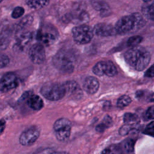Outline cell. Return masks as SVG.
Segmentation results:
<instances>
[{
    "instance_id": "cell-38",
    "label": "cell",
    "mask_w": 154,
    "mask_h": 154,
    "mask_svg": "<svg viewBox=\"0 0 154 154\" xmlns=\"http://www.w3.org/2000/svg\"><path fill=\"white\" fill-rule=\"evenodd\" d=\"M144 2H149V1H150L151 0H143Z\"/></svg>"
},
{
    "instance_id": "cell-33",
    "label": "cell",
    "mask_w": 154,
    "mask_h": 154,
    "mask_svg": "<svg viewBox=\"0 0 154 154\" xmlns=\"http://www.w3.org/2000/svg\"><path fill=\"white\" fill-rule=\"evenodd\" d=\"M146 117L150 119H154V105L150 106L146 111Z\"/></svg>"
},
{
    "instance_id": "cell-3",
    "label": "cell",
    "mask_w": 154,
    "mask_h": 154,
    "mask_svg": "<svg viewBox=\"0 0 154 154\" xmlns=\"http://www.w3.org/2000/svg\"><path fill=\"white\" fill-rule=\"evenodd\" d=\"M52 63L54 67L63 73H70L75 69V57L69 51L61 49L53 57Z\"/></svg>"
},
{
    "instance_id": "cell-8",
    "label": "cell",
    "mask_w": 154,
    "mask_h": 154,
    "mask_svg": "<svg viewBox=\"0 0 154 154\" xmlns=\"http://www.w3.org/2000/svg\"><path fill=\"white\" fill-rule=\"evenodd\" d=\"M64 22H71L75 24L82 25L89 20L88 13L84 9L76 8L66 13L62 18Z\"/></svg>"
},
{
    "instance_id": "cell-34",
    "label": "cell",
    "mask_w": 154,
    "mask_h": 154,
    "mask_svg": "<svg viewBox=\"0 0 154 154\" xmlns=\"http://www.w3.org/2000/svg\"><path fill=\"white\" fill-rule=\"evenodd\" d=\"M145 76L149 78L154 77V64L146 71Z\"/></svg>"
},
{
    "instance_id": "cell-13",
    "label": "cell",
    "mask_w": 154,
    "mask_h": 154,
    "mask_svg": "<svg viewBox=\"0 0 154 154\" xmlns=\"http://www.w3.org/2000/svg\"><path fill=\"white\" fill-rule=\"evenodd\" d=\"M66 94L75 99H80L82 96V91L79 84L74 81L66 82L64 84Z\"/></svg>"
},
{
    "instance_id": "cell-15",
    "label": "cell",
    "mask_w": 154,
    "mask_h": 154,
    "mask_svg": "<svg viewBox=\"0 0 154 154\" xmlns=\"http://www.w3.org/2000/svg\"><path fill=\"white\" fill-rule=\"evenodd\" d=\"M27 104L31 109L36 111L41 109L44 105L42 99L35 94H32L28 97Z\"/></svg>"
},
{
    "instance_id": "cell-5",
    "label": "cell",
    "mask_w": 154,
    "mask_h": 154,
    "mask_svg": "<svg viewBox=\"0 0 154 154\" xmlns=\"http://www.w3.org/2000/svg\"><path fill=\"white\" fill-rule=\"evenodd\" d=\"M58 36V32L53 25L45 24L37 31L36 38L40 43L48 46L55 42Z\"/></svg>"
},
{
    "instance_id": "cell-28",
    "label": "cell",
    "mask_w": 154,
    "mask_h": 154,
    "mask_svg": "<svg viewBox=\"0 0 154 154\" xmlns=\"http://www.w3.org/2000/svg\"><path fill=\"white\" fill-rule=\"evenodd\" d=\"M145 15L150 20L154 21V2L144 9Z\"/></svg>"
},
{
    "instance_id": "cell-39",
    "label": "cell",
    "mask_w": 154,
    "mask_h": 154,
    "mask_svg": "<svg viewBox=\"0 0 154 154\" xmlns=\"http://www.w3.org/2000/svg\"><path fill=\"white\" fill-rule=\"evenodd\" d=\"M2 1H3V0H0V3H1V2Z\"/></svg>"
},
{
    "instance_id": "cell-37",
    "label": "cell",
    "mask_w": 154,
    "mask_h": 154,
    "mask_svg": "<svg viewBox=\"0 0 154 154\" xmlns=\"http://www.w3.org/2000/svg\"><path fill=\"white\" fill-rule=\"evenodd\" d=\"M51 154H69V153L67 152H57L52 153Z\"/></svg>"
},
{
    "instance_id": "cell-21",
    "label": "cell",
    "mask_w": 154,
    "mask_h": 154,
    "mask_svg": "<svg viewBox=\"0 0 154 154\" xmlns=\"http://www.w3.org/2000/svg\"><path fill=\"white\" fill-rule=\"evenodd\" d=\"M106 61H101L97 63L93 67V72L99 76L105 75Z\"/></svg>"
},
{
    "instance_id": "cell-26",
    "label": "cell",
    "mask_w": 154,
    "mask_h": 154,
    "mask_svg": "<svg viewBox=\"0 0 154 154\" xmlns=\"http://www.w3.org/2000/svg\"><path fill=\"white\" fill-rule=\"evenodd\" d=\"M25 13V10L23 7L17 6L15 7L12 13H11V17L13 19H19L22 17Z\"/></svg>"
},
{
    "instance_id": "cell-17",
    "label": "cell",
    "mask_w": 154,
    "mask_h": 154,
    "mask_svg": "<svg viewBox=\"0 0 154 154\" xmlns=\"http://www.w3.org/2000/svg\"><path fill=\"white\" fill-rule=\"evenodd\" d=\"M91 5L95 10L99 11L101 14L107 13L110 9L109 5L103 0H91Z\"/></svg>"
},
{
    "instance_id": "cell-14",
    "label": "cell",
    "mask_w": 154,
    "mask_h": 154,
    "mask_svg": "<svg viewBox=\"0 0 154 154\" xmlns=\"http://www.w3.org/2000/svg\"><path fill=\"white\" fill-rule=\"evenodd\" d=\"M99 88V82L96 78L88 76L85 79L83 84V88L85 92L93 94L96 93Z\"/></svg>"
},
{
    "instance_id": "cell-27",
    "label": "cell",
    "mask_w": 154,
    "mask_h": 154,
    "mask_svg": "<svg viewBox=\"0 0 154 154\" xmlns=\"http://www.w3.org/2000/svg\"><path fill=\"white\" fill-rule=\"evenodd\" d=\"M138 120V117L136 114L132 113L127 112L124 115L123 121L125 123L128 124H131L135 123Z\"/></svg>"
},
{
    "instance_id": "cell-18",
    "label": "cell",
    "mask_w": 154,
    "mask_h": 154,
    "mask_svg": "<svg viewBox=\"0 0 154 154\" xmlns=\"http://www.w3.org/2000/svg\"><path fill=\"white\" fill-rule=\"evenodd\" d=\"M50 0H26L25 2L28 7L32 10H40L47 6Z\"/></svg>"
},
{
    "instance_id": "cell-10",
    "label": "cell",
    "mask_w": 154,
    "mask_h": 154,
    "mask_svg": "<svg viewBox=\"0 0 154 154\" xmlns=\"http://www.w3.org/2000/svg\"><path fill=\"white\" fill-rule=\"evenodd\" d=\"M18 85L17 76L13 73L4 75L0 79V92L4 93L15 88Z\"/></svg>"
},
{
    "instance_id": "cell-12",
    "label": "cell",
    "mask_w": 154,
    "mask_h": 154,
    "mask_svg": "<svg viewBox=\"0 0 154 154\" xmlns=\"http://www.w3.org/2000/svg\"><path fill=\"white\" fill-rule=\"evenodd\" d=\"M93 29L94 34L99 37H109L117 34L115 26L106 23H97Z\"/></svg>"
},
{
    "instance_id": "cell-31",
    "label": "cell",
    "mask_w": 154,
    "mask_h": 154,
    "mask_svg": "<svg viewBox=\"0 0 154 154\" xmlns=\"http://www.w3.org/2000/svg\"><path fill=\"white\" fill-rule=\"evenodd\" d=\"M131 124H128L126 123V125H125L124 126H123L120 129V134H121L122 135H127L129 132L131 131Z\"/></svg>"
},
{
    "instance_id": "cell-16",
    "label": "cell",
    "mask_w": 154,
    "mask_h": 154,
    "mask_svg": "<svg viewBox=\"0 0 154 154\" xmlns=\"http://www.w3.org/2000/svg\"><path fill=\"white\" fill-rule=\"evenodd\" d=\"M11 31L8 28H3L0 31V51L5 50L10 42Z\"/></svg>"
},
{
    "instance_id": "cell-11",
    "label": "cell",
    "mask_w": 154,
    "mask_h": 154,
    "mask_svg": "<svg viewBox=\"0 0 154 154\" xmlns=\"http://www.w3.org/2000/svg\"><path fill=\"white\" fill-rule=\"evenodd\" d=\"M40 135V131L36 128H30L23 131L19 137L20 143L24 146L33 144Z\"/></svg>"
},
{
    "instance_id": "cell-4",
    "label": "cell",
    "mask_w": 154,
    "mask_h": 154,
    "mask_svg": "<svg viewBox=\"0 0 154 154\" xmlns=\"http://www.w3.org/2000/svg\"><path fill=\"white\" fill-rule=\"evenodd\" d=\"M40 93L46 99L55 101L61 99L66 95L63 84L49 82L44 84L40 88Z\"/></svg>"
},
{
    "instance_id": "cell-7",
    "label": "cell",
    "mask_w": 154,
    "mask_h": 154,
    "mask_svg": "<svg viewBox=\"0 0 154 154\" xmlns=\"http://www.w3.org/2000/svg\"><path fill=\"white\" fill-rule=\"evenodd\" d=\"M29 27L17 25L15 29L14 37L16 41V48L22 50L26 46L33 38V32L29 30Z\"/></svg>"
},
{
    "instance_id": "cell-30",
    "label": "cell",
    "mask_w": 154,
    "mask_h": 154,
    "mask_svg": "<svg viewBox=\"0 0 154 154\" xmlns=\"http://www.w3.org/2000/svg\"><path fill=\"white\" fill-rule=\"evenodd\" d=\"M134 140L130 139L125 141V149L128 152H131L134 150Z\"/></svg>"
},
{
    "instance_id": "cell-25",
    "label": "cell",
    "mask_w": 154,
    "mask_h": 154,
    "mask_svg": "<svg viewBox=\"0 0 154 154\" xmlns=\"http://www.w3.org/2000/svg\"><path fill=\"white\" fill-rule=\"evenodd\" d=\"M143 37L140 35H134L129 38L127 41V45L128 46L132 48L138 46L139 43L141 42Z\"/></svg>"
},
{
    "instance_id": "cell-36",
    "label": "cell",
    "mask_w": 154,
    "mask_h": 154,
    "mask_svg": "<svg viewBox=\"0 0 154 154\" xmlns=\"http://www.w3.org/2000/svg\"><path fill=\"white\" fill-rule=\"evenodd\" d=\"M101 154H114V153L111 149L106 148L102 152Z\"/></svg>"
},
{
    "instance_id": "cell-32",
    "label": "cell",
    "mask_w": 154,
    "mask_h": 154,
    "mask_svg": "<svg viewBox=\"0 0 154 154\" xmlns=\"http://www.w3.org/2000/svg\"><path fill=\"white\" fill-rule=\"evenodd\" d=\"M145 133L151 136H154V121L150 122L145 129Z\"/></svg>"
},
{
    "instance_id": "cell-1",
    "label": "cell",
    "mask_w": 154,
    "mask_h": 154,
    "mask_svg": "<svg viewBox=\"0 0 154 154\" xmlns=\"http://www.w3.org/2000/svg\"><path fill=\"white\" fill-rule=\"evenodd\" d=\"M126 63L138 71H142L148 66L150 55L144 48L139 46L132 47L125 54Z\"/></svg>"
},
{
    "instance_id": "cell-20",
    "label": "cell",
    "mask_w": 154,
    "mask_h": 154,
    "mask_svg": "<svg viewBox=\"0 0 154 154\" xmlns=\"http://www.w3.org/2000/svg\"><path fill=\"white\" fill-rule=\"evenodd\" d=\"M72 126V123L70 121L69 119H68L67 118H60L57 119L55 123H54V129L55 131H58L59 129L64 128H67V127H69Z\"/></svg>"
},
{
    "instance_id": "cell-22",
    "label": "cell",
    "mask_w": 154,
    "mask_h": 154,
    "mask_svg": "<svg viewBox=\"0 0 154 154\" xmlns=\"http://www.w3.org/2000/svg\"><path fill=\"white\" fill-rule=\"evenodd\" d=\"M111 118L108 116H106L103 119L102 122L96 126V130L99 132H102L105 130V129L109 128L111 126Z\"/></svg>"
},
{
    "instance_id": "cell-19",
    "label": "cell",
    "mask_w": 154,
    "mask_h": 154,
    "mask_svg": "<svg viewBox=\"0 0 154 154\" xmlns=\"http://www.w3.org/2000/svg\"><path fill=\"white\" fill-rule=\"evenodd\" d=\"M70 131H71V126L64 128L55 131V135L57 140L62 142L67 141L70 137Z\"/></svg>"
},
{
    "instance_id": "cell-9",
    "label": "cell",
    "mask_w": 154,
    "mask_h": 154,
    "mask_svg": "<svg viewBox=\"0 0 154 154\" xmlns=\"http://www.w3.org/2000/svg\"><path fill=\"white\" fill-rule=\"evenodd\" d=\"M30 60L34 64H40L44 62L46 58V52L44 45L40 43L32 45L28 51Z\"/></svg>"
},
{
    "instance_id": "cell-24",
    "label": "cell",
    "mask_w": 154,
    "mask_h": 154,
    "mask_svg": "<svg viewBox=\"0 0 154 154\" xmlns=\"http://www.w3.org/2000/svg\"><path fill=\"white\" fill-rule=\"evenodd\" d=\"M131 98L127 95H123L120 97L117 102V105L120 108H123L131 103Z\"/></svg>"
},
{
    "instance_id": "cell-29",
    "label": "cell",
    "mask_w": 154,
    "mask_h": 154,
    "mask_svg": "<svg viewBox=\"0 0 154 154\" xmlns=\"http://www.w3.org/2000/svg\"><path fill=\"white\" fill-rule=\"evenodd\" d=\"M10 63L8 57L4 54L0 53V69L6 67Z\"/></svg>"
},
{
    "instance_id": "cell-35",
    "label": "cell",
    "mask_w": 154,
    "mask_h": 154,
    "mask_svg": "<svg viewBox=\"0 0 154 154\" xmlns=\"http://www.w3.org/2000/svg\"><path fill=\"white\" fill-rule=\"evenodd\" d=\"M5 121L4 119L0 120V135L3 132L5 128Z\"/></svg>"
},
{
    "instance_id": "cell-23",
    "label": "cell",
    "mask_w": 154,
    "mask_h": 154,
    "mask_svg": "<svg viewBox=\"0 0 154 154\" xmlns=\"http://www.w3.org/2000/svg\"><path fill=\"white\" fill-rule=\"evenodd\" d=\"M117 73V70L114 64L109 61H106L105 75L112 77L116 75Z\"/></svg>"
},
{
    "instance_id": "cell-6",
    "label": "cell",
    "mask_w": 154,
    "mask_h": 154,
    "mask_svg": "<svg viewBox=\"0 0 154 154\" xmlns=\"http://www.w3.org/2000/svg\"><path fill=\"white\" fill-rule=\"evenodd\" d=\"M73 40L78 44H87L92 40L94 32L93 29L88 25L82 24L76 26L72 30Z\"/></svg>"
},
{
    "instance_id": "cell-2",
    "label": "cell",
    "mask_w": 154,
    "mask_h": 154,
    "mask_svg": "<svg viewBox=\"0 0 154 154\" xmlns=\"http://www.w3.org/2000/svg\"><path fill=\"white\" fill-rule=\"evenodd\" d=\"M144 25V17L140 14L135 13L121 17L114 26L117 34H126L137 31Z\"/></svg>"
}]
</instances>
